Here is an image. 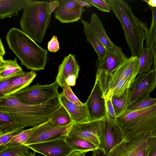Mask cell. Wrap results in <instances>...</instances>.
Returning a JSON list of instances; mask_svg holds the SVG:
<instances>
[{
	"instance_id": "d6986e66",
	"label": "cell",
	"mask_w": 156,
	"mask_h": 156,
	"mask_svg": "<svg viewBox=\"0 0 156 156\" xmlns=\"http://www.w3.org/2000/svg\"><path fill=\"white\" fill-rule=\"evenodd\" d=\"M37 75L33 70L24 72L23 74L13 80L0 94V100L9 97L29 86Z\"/></svg>"
},
{
	"instance_id": "60d3db41",
	"label": "cell",
	"mask_w": 156,
	"mask_h": 156,
	"mask_svg": "<svg viewBox=\"0 0 156 156\" xmlns=\"http://www.w3.org/2000/svg\"><path fill=\"white\" fill-rule=\"evenodd\" d=\"M81 5L87 8L92 7V5L88 2L84 0H76Z\"/></svg>"
},
{
	"instance_id": "9a60e30c",
	"label": "cell",
	"mask_w": 156,
	"mask_h": 156,
	"mask_svg": "<svg viewBox=\"0 0 156 156\" xmlns=\"http://www.w3.org/2000/svg\"><path fill=\"white\" fill-rule=\"evenodd\" d=\"M102 96L99 83L96 80L91 93L85 102L90 121L102 119L105 117L106 100L102 98Z\"/></svg>"
},
{
	"instance_id": "b9f144b4",
	"label": "cell",
	"mask_w": 156,
	"mask_h": 156,
	"mask_svg": "<svg viewBox=\"0 0 156 156\" xmlns=\"http://www.w3.org/2000/svg\"><path fill=\"white\" fill-rule=\"evenodd\" d=\"M68 156H86L85 153L77 151H74L72 152Z\"/></svg>"
},
{
	"instance_id": "8fae6325",
	"label": "cell",
	"mask_w": 156,
	"mask_h": 156,
	"mask_svg": "<svg viewBox=\"0 0 156 156\" xmlns=\"http://www.w3.org/2000/svg\"><path fill=\"white\" fill-rule=\"evenodd\" d=\"M67 136L27 146L33 151L45 156H68L74 151L66 141Z\"/></svg>"
},
{
	"instance_id": "603a6c76",
	"label": "cell",
	"mask_w": 156,
	"mask_h": 156,
	"mask_svg": "<svg viewBox=\"0 0 156 156\" xmlns=\"http://www.w3.org/2000/svg\"><path fill=\"white\" fill-rule=\"evenodd\" d=\"M90 23L99 40L107 48H112L115 46V45L107 35L101 21L95 13L91 15Z\"/></svg>"
},
{
	"instance_id": "2e32d148",
	"label": "cell",
	"mask_w": 156,
	"mask_h": 156,
	"mask_svg": "<svg viewBox=\"0 0 156 156\" xmlns=\"http://www.w3.org/2000/svg\"><path fill=\"white\" fill-rule=\"evenodd\" d=\"M151 138L150 135L145 134L129 141L123 140L110 151L108 156H136L148 147Z\"/></svg>"
},
{
	"instance_id": "cb8c5ba5",
	"label": "cell",
	"mask_w": 156,
	"mask_h": 156,
	"mask_svg": "<svg viewBox=\"0 0 156 156\" xmlns=\"http://www.w3.org/2000/svg\"><path fill=\"white\" fill-rule=\"evenodd\" d=\"M149 7L151 11L152 21L146 40L145 47L152 52L154 63L156 62V8L150 6Z\"/></svg>"
},
{
	"instance_id": "ffe728a7",
	"label": "cell",
	"mask_w": 156,
	"mask_h": 156,
	"mask_svg": "<svg viewBox=\"0 0 156 156\" xmlns=\"http://www.w3.org/2000/svg\"><path fill=\"white\" fill-rule=\"evenodd\" d=\"M30 0H0V19L18 15Z\"/></svg>"
},
{
	"instance_id": "484cf974",
	"label": "cell",
	"mask_w": 156,
	"mask_h": 156,
	"mask_svg": "<svg viewBox=\"0 0 156 156\" xmlns=\"http://www.w3.org/2000/svg\"><path fill=\"white\" fill-rule=\"evenodd\" d=\"M154 60V56L152 51L148 48H144L139 57L138 74L147 73L151 71Z\"/></svg>"
},
{
	"instance_id": "7dc6e473",
	"label": "cell",
	"mask_w": 156,
	"mask_h": 156,
	"mask_svg": "<svg viewBox=\"0 0 156 156\" xmlns=\"http://www.w3.org/2000/svg\"><path fill=\"white\" fill-rule=\"evenodd\" d=\"M150 135L151 137L156 138V129L154 131H153Z\"/></svg>"
},
{
	"instance_id": "e0dca14e",
	"label": "cell",
	"mask_w": 156,
	"mask_h": 156,
	"mask_svg": "<svg viewBox=\"0 0 156 156\" xmlns=\"http://www.w3.org/2000/svg\"><path fill=\"white\" fill-rule=\"evenodd\" d=\"M105 151L108 154L110 151L123 140L121 130L116 118L112 119L109 115L106 107Z\"/></svg>"
},
{
	"instance_id": "74e56055",
	"label": "cell",
	"mask_w": 156,
	"mask_h": 156,
	"mask_svg": "<svg viewBox=\"0 0 156 156\" xmlns=\"http://www.w3.org/2000/svg\"><path fill=\"white\" fill-rule=\"evenodd\" d=\"M19 76L10 77L0 80V94L13 80Z\"/></svg>"
},
{
	"instance_id": "3957f363",
	"label": "cell",
	"mask_w": 156,
	"mask_h": 156,
	"mask_svg": "<svg viewBox=\"0 0 156 156\" xmlns=\"http://www.w3.org/2000/svg\"><path fill=\"white\" fill-rule=\"evenodd\" d=\"M5 37L9 49L20 60L22 65L34 71L44 69L48 59L47 50L15 27L10 29Z\"/></svg>"
},
{
	"instance_id": "4316f807",
	"label": "cell",
	"mask_w": 156,
	"mask_h": 156,
	"mask_svg": "<svg viewBox=\"0 0 156 156\" xmlns=\"http://www.w3.org/2000/svg\"><path fill=\"white\" fill-rule=\"evenodd\" d=\"M39 126L24 130L13 138L10 141L5 145L0 147V150L8 147L24 144Z\"/></svg>"
},
{
	"instance_id": "6da1fadb",
	"label": "cell",
	"mask_w": 156,
	"mask_h": 156,
	"mask_svg": "<svg viewBox=\"0 0 156 156\" xmlns=\"http://www.w3.org/2000/svg\"><path fill=\"white\" fill-rule=\"evenodd\" d=\"M61 105L57 97L41 104L30 105L10 96L0 100V111L9 115L18 129L24 128L38 126L47 122Z\"/></svg>"
},
{
	"instance_id": "e575fe53",
	"label": "cell",
	"mask_w": 156,
	"mask_h": 156,
	"mask_svg": "<svg viewBox=\"0 0 156 156\" xmlns=\"http://www.w3.org/2000/svg\"><path fill=\"white\" fill-rule=\"evenodd\" d=\"M91 5L99 10L104 12H109L111 9L106 0H85Z\"/></svg>"
},
{
	"instance_id": "4dcf8cb0",
	"label": "cell",
	"mask_w": 156,
	"mask_h": 156,
	"mask_svg": "<svg viewBox=\"0 0 156 156\" xmlns=\"http://www.w3.org/2000/svg\"><path fill=\"white\" fill-rule=\"evenodd\" d=\"M156 103V98H151L149 95L143 98L129 103L127 109L135 111L142 109L153 105Z\"/></svg>"
},
{
	"instance_id": "c3c4849f",
	"label": "cell",
	"mask_w": 156,
	"mask_h": 156,
	"mask_svg": "<svg viewBox=\"0 0 156 156\" xmlns=\"http://www.w3.org/2000/svg\"><path fill=\"white\" fill-rule=\"evenodd\" d=\"M153 69L154 70L156 75V62L154 63L153 68Z\"/></svg>"
},
{
	"instance_id": "8992f818",
	"label": "cell",
	"mask_w": 156,
	"mask_h": 156,
	"mask_svg": "<svg viewBox=\"0 0 156 156\" xmlns=\"http://www.w3.org/2000/svg\"><path fill=\"white\" fill-rule=\"evenodd\" d=\"M116 120L125 141L150 134L156 129V103L137 110L127 109Z\"/></svg>"
},
{
	"instance_id": "d6a6232c",
	"label": "cell",
	"mask_w": 156,
	"mask_h": 156,
	"mask_svg": "<svg viewBox=\"0 0 156 156\" xmlns=\"http://www.w3.org/2000/svg\"><path fill=\"white\" fill-rule=\"evenodd\" d=\"M62 88L63 91L62 92L69 100L79 106H81L83 105L84 103L81 102L73 92L70 86L66 83Z\"/></svg>"
},
{
	"instance_id": "1f68e13d",
	"label": "cell",
	"mask_w": 156,
	"mask_h": 156,
	"mask_svg": "<svg viewBox=\"0 0 156 156\" xmlns=\"http://www.w3.org/2000/svg\"><path fill=\"white\" fill-rule=\"evenodd\" d=\"M29 148L24 144L8 147L0 150V156H15L29 151Z\"/></svg>"
},
{
	"instance_id": "7402d4cb",
	"label": "cell",
	"mask_w": 156,
	"mask_h": 156,
	"mask_svg": "<svg viewBox=\"0 0 156 156\" xmlns=\"http://www.w3.org/2000/svg\"><path fill=\"white\" fill-rule=\"evenodd\" d=\"M81 22L84 26L83 31L87 41L93 47L98 55V59L102 58L105 55L107 48L99 40L90 23L83 20H81Z\"/></svg>"
},
{
	"instance_id": "52a82bcc",
	"label": "cell",
	"mask_w": 156,
	"mask_h": 156,
	"mask_svg": "<svg viewBox=\"0 0 156 156\" xmlns=\"http://www.w3.org/2000/svg\"><path fill=\"white\" fill-rule=\"evenodd\" d=\"M105 118L86 122L74 123L68 136L85 139L105 151Z\"/></svg>"
},
{
	"instance_id": "4fadbf2b",
	"label": "cell",
	"mask_w": 156,
	"mask_h": 156,
	"mask_svg": "<svg viewBox=\"0 0 156 156\" xmlns=\"http://www.w3.org/2000/svg\"><path fill=\"white\" fill-rule=\"evenodd\" d=\"M85 11L84 6L76 0H61L53 13L55 19L61 23H69L81 20Z\"/></svg>"
},
{
	"instance_id": "bcb514c9",
	"label": "cell",
	"mask_w": 156,
	"mask_h": 156,
	"mask_svg": "<svg viewBox=\"0 0 156 156\" xmlns=\"http://www.w3.org/2000/svg\"><path fill=\"white\" fill-rule=\"evenodd\" d=\"M148 147L146 148L139 152L136 156H146Z\"/></svg>"
},
{
	"instance_id": "7a4b0ae2",
	"label": "cell",
	"mask_w": 156,
	"mask_h": 156,
	"mask_svg": "<svg viewBox=\"0 0 156 156\" xmlns=\"http://www.w3.org/2000/svg\"><path fill=\"white\" fill-rule=\"evenodd\" d=\"M111 10L120 21L132 56L139 57L144 47L149 29L147 24L138 19L129 4L122 0H106Z\"/></svg>"
},
{
	"instance_id": "7bdbcfd3",
	"label": "cell",
	"mask_w": 156,
	"mask_h": 156,
	"mask_svg": "<svg viewBox=\"0 0 156 156\" xmlns=\"http://www.w3.org/2000/svg\"><path fill=\"white\" fill-rule=\"evenodd\" d=\"M147 3L149 6L156 8V0H144Z\"/></svg>"
},
{
	"instance_id": "5bb4252c",
	"label": "cell",
	"mask_w": 156,
	"mask_h": 156,
	"mask_svg": "<svg viewBox=\"0 0 156 156\" xmlns=\"http://www.w3.org/2000/svg\"><path fill=\"white\" fill-rule=\"evenodd\" d=\"M74 56L69 54L65 57L58 67L55 81L63 87L67 83L69 86L75 85L80 69Z\"/></svg>"
},
{
	"instance_id": "ac0fdd59",
	"label": "cell",
	"mask_w": 156,
	"mask_h": 156,
	"mask_svg": "<svg viewBox=\"0 0 156 156\" xmlns=\"http://www.w3.org/2000/svg\"><path fill=\"white\" fill-rule=\"evenodd\" d=\"M57 98L66 109L74 123H81L90 121L88 110L85 103L79 106L69 100L62 92L58 93Z\"/></svg>"
},
{
	"instance_id": "f1b7e54d",
	"label": "cell",
	"mask_w": 156,
	"mask_h": 156,
	"mask_svg": "<svg viewBox=\"0 0 156 156\" xmlns=\"http://www.w3.org/2000/svg\"><path fill=\"white\" fill-rule=\"evenodd\" d=\"M17 129L13 119L7 114L0 111V135Z\"/></svg>"
},
{
	"instance_id": "ee69618b",
	"label": "cell",
	"mask_w": 156,
	"mask_h": 156,
	"mask_svg": "<svg viewBox=\"0 0 156 156\" xmlns=\"http://www.w3.org/2000/svg\"><path fill=\"white\" fill-rule=\"evenodd\" d=\"M36 152L34 151L33 152L29 151L17 155L15 156H35Z\"/></svg>"
},
{
	"instance_id": "5b68a950",
	"label": "cell",
	"mask_w": 156,
	"mask_h": 156,
	"mask_svg": "<svg viewBox=\"0 0 156 156\" xmlns=\"http://www.w3.org/2000/svg\"><path fill=\"white\" fill-rule=\"evenodd\" d=\"M139 70V58L131 56L127 58L111 73L96 77L106 99L112 96L124 95L130 87Z\"/></svg>"
},
{
	"instance_id": "44dd1931",
	"label": "cell",
	"mask_w": 156,
	"mask_h": 156,
	"mask_svg": "<svg viewBox=\"0 0 156 156\" xmlns=\"http://www.w3.org/2000/svg\"><path fill=\"white\" fill-rule=\"evenodd\" d=\"M24 72L18 64L16 58L13 60H5L3 56H0V80L20 76Z\"/></svg>"
},
{
	"instance_id": "f546056e",
	"label": "cell",
	"mask_w": 156,
	"mask_h": 156,
	"mask_svg": "<svg viewBox=\"0 0 156 156\" xmlns=\"http://www.w3.org/2000/svg\"><path fill=\"white\" fill-rule=\"evenodd\" d=\"M127 92L120 97L112 96L111 101L116 117H118L127 109L128 105Z\"/></svg>"
},
{
	"instance_id": "836d02e7",
	"label": "cell",
	"mask_w": 156,
	"mask_h": 156,
	"mask_svg": "<svg viewBox=\"0 0 156 156\" xmlns=\"http://www.w3.org/2000/svg\"><path fill=\"white\" fill-rule=\"evenodd\" d=\"M24 130V128H19L7 133L0 135V147L5 145L13 138Z\"/></svg>"
},
{
	"instance_id": "277c9868",
	"label": "cell",
	"mask_w": 156,
	"mask_h": 156,
	"mask_svg": "<svg viewBox=\"0 0 156 156\" xmlns=\"http://www.w3.org/2000/svg\"><path fill=\"white\" fill-rule=\"evenodd\" d=\"M59 3V0H30L23 9L20 21L21 30L35 41L41 43L49 26L51 13Z\"/></svg>"
},
{
	"instance_id": "9c48e42d",
	"label": "cell",
	"mask_w": 156,
	"mask_h": 156,
	"mask_svg": "<svg viewBox=\"0 0 156 156\" xmlns=\"http://www.w3.org/2000/svg\"><path fill=\"white\" fill-rule=\"evenodd\" d=\"M73 123L66 126H60L51 119L39 126L24 144L27 145L67 136L69 131Z\"/></svg>"
},
{
	"instance_id": "30bf717a",
	"label": "cell",
	"mask_w": 156,
	"mask_h": 156,
	"mask_svg": "<svg viewBox=\"0 0 156 156\" xmlns=\"http://www.w3.org/2000/svg\"><path fill=\"white\" fill-rule=\"evenodd\" d=\"M156 87V75L154 69L139 74L127 91L128 105L150 95Z\"/></svg>"
},
{
	"instance_id": "83f0119b",
	"label": "cell",
	"mask_w": 156,
	"mask_h": 156,
	"mask_svg": "<svg viewBox=\"0 0 156 156\" xmlns=\"http://www.w3.org/2000/svg\"><path fill=\"white\" fill-rule=\"evenodd\" d=\"M51 119L58 125L61 126L74 123L69 113L62 105L52 115Z\"/></svg>"
},
{
	"instance_id": "f35d334b",
	"label": "cell",
	"mask_w": 156,
	"mask_h": 156,
	"mask_svg": "<svg viewBox=\"0 0 156 156\" xmlns=\"http://www.w3.org/2000/svg\"><path fill=\"white\" fill-rule=\"evenodd\" d=\"M106 108L109 116L112 119H116L114 109L111 101V98L106 99Z\"/></svg>"
},
{
	"instance_id": "ba28073f",
	"label": "cell",
	"mask_w": 156,
	"mask_h": 156,
	"mask_svg": "<svg viewBox=\"0 0 156 156\" xmlns=\"http://www.w3.org/2000/svg\"><path fill=\"white\" fill-rule=\"evenodd\" d=\"M58 86L55 81L48 85H41L37 83L33 86L27 87L10 96L15 98L23 104H41L57 97L59 93Z\"/></svg>"
},
{
	"instance_id": "d590c367",
	"label": "cell",
	"mask_w": 156,
	"mask_h": 156,
	"mask_svg": "<svg viewBox=\"0 0 156 156\" xmlns=\"http://www.w3.org/2000/svg\"><path fill=\"white\" fill-rule=\"evenodd\" d=\"M48 51L55 53L59 49V43L56 36H54L48 44Z\"/></svg>"
},
{
	"instance_id": "7c38bea8",
	"label": "cell",
	"mask_w": 156,
	"mask_h": 156,
	"mask_svg": "<svg viewBox=\"0 0 156 156\" xmlns=\"http://www.w3.org/2000/svg\"><path fill=\"white\" fill-rule=\"evenodd\" d=\"M126 58L122 48L119 46L115 45L113 48H107L104 58L96 60V77L111 73Z\"/></svg>"
},
{
	"instance_id": "f6af8a7d",
	"label": "cell",
	"mask_w": 156,
	"mask_h": 156,
	"mask_svg": "<svg viewBox=\"0 0 156 156\" xmlns=\"http://www.w3.org/2000/svg\"><path fill=\"white\" fill-rule=\"evenodd\" d=\"M5 54L4 46L0 39V56H3Z\"/></svg>"
},
{
	"instance_id": "ab89813d",
	"label": "cell",
	"mask_w": 156,
	"mask_h": 156,
	"mask_svg": "<svg viewBox=\"0 0 156 156\" xmlns=\"http://www.w3.org/2000/svg\"><path fill=\"white\" fill-rule=\"evenodd\" d=\"M92 152V156H108V154L105 151L99 149Z\"/></svg>"
},
{
	"instance_id": "d4e9b609",
	"label": "cell",
	"mask_w": 156,
	"mask_h": 156,
	"mask_svg": "<svg viewBox=\"0 0 156 156\" xmlns=\"http://www.w3.org/2000/svg\"><path fill=\"white\" fill-rule=\"evenodd\" d=\"M65 140L74 151L85 153L93 151L98 148L94 144L83 138L67 136Z\"/></svg>"
},
{
	"instance_id": "8d00e7d4",
	"label": "cell",
	"mask_w": 156,
	"mask_h": 156,
	"mask_svg": "<svg viewBox=\"0 0 156 156\" xmlns=\"http://www.w3.org/2000/svg\"><path fill=\"white\" fill-rule=\"evenodd\" d=\"M146 156H156V138L152 137Z\"/></svg>"
}]
</instances>
